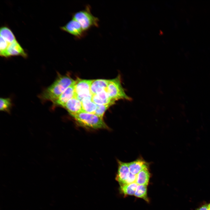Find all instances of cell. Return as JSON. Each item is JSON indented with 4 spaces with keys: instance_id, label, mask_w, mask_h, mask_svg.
<instances>
[{
    "instance_id": "8fae6325",
    "label": "cell",
    "mask_w": 210,
    "mask_h": 210,
    "mask_svg": "<svg viewBox=\"0 0 210 210\" xmlns=\"http://www.w3.org/2000/svg\"><path fill=\"white\" fill-rule=\"evenodd\" d=\"M128 164L130 172L135 175H136L141 171L149 167V164L142 158L128 162Z\"/></svg>"
},
{
    "instance_id": "30bf717a",
    "label": "cell",
    "mask_w": 210,
    "mask_h": 210,
    "mask_svg": "<svg viewBox=\"0 0 210 210\" xmlns=\"http://www.w3.org/2000/svg\"><path fill=\"white\" fill-rule=\"evenodd\" d=\"M19 56L25 58L27 57V55L16 40L11 43L8 47L7 51L6 57Z\"/></svg>"
},
{
    "instance_id": "44dd1931",
    "label": "cell",
    "mask_w": 210,
    "mask_h": 210,
    "mask_svg": "<svg viewBox=\"0 0 210 210\" xmlns=\"http://www.w3.org/2000/svg\"><path fill=\"white\" fill-rule=\"evenodd\" d=\"M111 104L106 105L97 104V107L94 114L103 119L104 113L106 110L111 106Z\"/></svg>"
},
{
    "instance_id": "e0dca14e",
    "label": "cell",
    "mask_w": 210,
    "mask_h": 210,
    "mask_svg": "<svg viewBox=\"0 0 210 210\" xmlns=\"http://www.w3.org/2000/svg\"><path fill=\"white\" fill-rule=\"evenodd\" d=\"M137 185L136 182L120 185V191L125 195H134Z\"/></svg>"
},
{
    "instance_id": "ffe728a7",
    "label": "cell",
    "mask_w": 210,
    "mask_h": 210,
    "mask_svg": "<svg viewBox=\"0 0 210 210\" xmlns=\"http://www.w3.org/2000/svg\"><path fill=\"white\" fill-rule=\"evenodd\" d=\"M10 44L0 36V55L1 56L6 57L7 51Z\"/></svg>"
},
{
    "instance_id": "277c9868",
    "label": "cell",
    "mask_w": 210,
    "mask_h": 210,
    "mask_svg": "<svg viewBox=\"0 0 210 210\" xmlns=\"http://www.w3.org/2000/svg\"><path fill=\"white\" fill-rule=\"evenodd\" d=\"M106 91L111 99L114 102L120 99L127 101L132 99L127 94L123 87L120 75L113 79L109 80Z\"/></svg>"
},
{
    "instance_id": "5b68a950",
    "label": "cell",
    "mask_w": 210,
    "mask_h": 210,
    "mask_svg": "<svg viewBox=\"0 0 210 210\" xmlns=\"http://www.w3.org/2000/svg\"><path fill=\"white\" fill-rule=\"evenodd\" d=\"M92 81L91 80L80 78L75 80V97L81 102L85 98L92 97L90 89Z\"/></svg>"
},
{
    "instance_id": "603a6c76",
    "label": "cell",
    "mask_w": 210,
    "mask_h": 210,
    "mask_svg": "<svg viewBox=\"0 0 210 210\" xmlns=\"http://www.w3.org/2000/svg\"><path fill=\"white\" fill-rule=\"evenodd\" d=\"M208 204H205L200 207L197 210H208Z\"/></svg>"
},
{
    "instance_id": "7a4b0ae2",
    "label": "cell",
    "mask_w": 210,
    "mask_h": 210,
    "mask_svg": "<svg viewBox=\"0 0 210 210\" xmlns=\"http://www.w3.org/2000/svg\"><path fill=\"white\" fill-rule=\"evenodd\" d=\"M71 116L79 125L84 127L93 130L109 129L103 119L95 114L82 111Z\"/></svg>"
},
{
    "instance_id": "2e32d148",
    "label": "cell",
    "mask_w": 210,
    "mask_h": 210,
    "mask_svg": "<svg viewBox=\"0 0 210 210\" xmlns=\"http://www.w3.org/2000/svg\"><path fill=\"white\" fill-rule=\"evenodd\" d=\"M0 34L1 36L11 43L17 40L12 31L7 27L1 28Z\"/></svg>"
},
{
    "instance_id": "52a82bcc",
    "label": "cell",
    "mask_w": 210,
    "mask_h": 210,
    "mask_svg": "<svg viewBox=\"0 0 210 210\" xmlns=\"http://www.w3.org/2000/svg\"><path fill=\"white\" fill-rule=\"evenodd\" d=\"M75 82L68 87L55 100L52 102V108L60 106L64 108L67 102L75 97Z\"/></svg>"
},
{
    "instance_id": "9c48e42d",
    "label": "cell",
    "mask_w": 210,
    "mask_h": 210,
    "mask_svg": "<svg viewBox=\"0 0 210 210\" xmlns=\"http://www.w3.org/2000/svg\"><path fill=\"white\" fill-rule=\"evenodd\" d=\"M64 108L67 110L71 116L83 111L81 102L75 97L69 100Z\"/></svg>"
},
{
    "instance_id": "4fadbf2b",
    "label": "cell",
    "mask_w": 210,
    "mask_h": 210,
    "mask_svg": "<svg viewBox=\"0 0 210 210\" xmlns=\"http://www.w3.org/2000/svg\"><path fill=\"white\" fill-rule=\"evenodd\" d=\"M92 100L94 103L98 105L111 104L113 105L115 103L111 99L106 90L93 95Z\"/></svg>"
},
{
    "instance_id": "7c38bea8",
    "label": "cell",
    "mask_w": 210,
    "mask_h": 210,
    "mask_svg": "<svg viewBox=\"0 0 210 210\" xmlns=\"http://www.w3.org/2000/svg\"><path fill=\"white\" fill-rule=\"evenodd\" d=\"M109 80L97 79L92 80L90 85V91L92 94H98L106 90Z\"/></svg>"
},
{
    "instance_id": "6da1fadb",
    "label": "cell",
    "mask_w": 210,
    "mask_h": 210,
    "mask_svg": "<svg viewBox=\"0 0 210 210\" xmlns=\"http://www.w3.org/2000/svg\"><path fill=\"white\" fill-rule=\"evenodd\" d=\"M75 81L68 75L58 74L54 82L40 94L39 98L43 102L47 101L52 102Z\"/></svg>"
},
{
    "instance_id": "3957f363",
    "label": "cell",
    "mask_w": 210,
    "mask_h": 210,
    "mask_svg": "<svg viewBox=\"0 0 210 210\" xmlns=\"http://www.w3.org/2000/svg\"><path fill=\"white\" fill-rule=\"evenodd\" d=\"M72 19L78 22L86 32L92 27L99 26V19L91 13L89 5H87L84 9L73 13Z\"/></svg>"
},
{
    "instance_id": "ba28073f",
    "label": "cell",
    "mask_w": 210,
    "mask_h": 210,
    "mask_svg": "<svg viewBox=\"0 0 210 210\" xmlns=\"http://www.w3.org/2000/svg\"><path fill=\"white\" fill-rule=\"evenodd\" d=\"M117 162L118 169L116 179L120 185H121L124 184L130 172L128 163L123 162L119 160H117Z\"/></svg>"
},
{
    "instance_id": "ac0fdd59",
    "label": "cell",
    "mask_w": 210,
    "mask_h": 210,
    "mask_svg": "<svg viewBox=\"0 0 210 210\" xmlns=\"http://www.w3.org/2000/svg\"><path fill=\"white\" fill-rule=\"evenodd\" d=\"M147 186L138 185L134 195L136 197L142 198L147 202L149 199L147 195Z\"/></svg>"
},
{
    "instance_id": "cb8c5ba5",
    "label": "cell",
    "mask_w": 210,
    "mask_h": 210,
    "mask_svg": "<svg viewBox=\"0 0 210 210\" xmlns=\"http://www.w3.org/2000/svg\"><path fill=\"white\" fill-rule=\"evenodd\" d=\"M209 209L208 210H210V203L208 204Z\"/></svg>"
},
{
    "instance_id": "d6986e66",
    "label": "cell",
    "mask_w": 210,
    "mask_h": 210,
    "mask_svg": "<svg viewBox=\"0 0 210 210\" xmlns=\"http://www.w3.org/2000/svg\"><path fill=\"white\" fill-rule=\"evenodd\" d=\"M11 99L9 98H1L0 99V111L9 113L12 106Z\"/></svg>"
},
{
    "instance_id": "8992f818",
    "label": "cell",
    "mask_w": 210,
    "mask_h": 210,
    "mask_svg": "<svg viewBox=\"0 0 210 210\" xmlns=\"http://www.w3.org/2000/svg\"><path fill=\"white\" fill-rule=\"evenodd\" d=\"M60 29L77 39L81 38L86 35L87 32L83 29L80 24L73 19L65 25L61 27Z\"/></svg>"
},
{
    "instance_id": "5bb4252c",
    "label": "cell",
    "mask_w": 210,
    "mask_h": 210,
    "mask_svg": "<svg viewBox=\"0 0 210 210\" xmlns=\"http://www.w3.org/2000/svg\"><path fill=\"white\" fill-rule=\"evenodd\" d=\"M150 176L149 167L144 169L136 175V183L139 185L147 186Z\"/></svg>"
},
{
    "instance_id": "9a60e30c",
    "label": "cell",
    "mask_w": 210,
    "mask_h": 210,
    "mask_svg": "<svg viewBox=\"0 0 210 210\" xmlns=\"http://www.w3.org/2000/svg\"><path fill=\"white\" fill-rule=\"evenodd\" d=\"M81 102L83 111L94 114L97 107V104L92 101V97L85 98L83 99Z\"/></svg>"
},
{
    "instance_id": "7402d4cb",
    "label": "cell",
    "mask_w": 210,
    "mask_h": 210,
    "mask_svg": "<svg viewBox=\"0 0 210 210\" xmlns=\"http://www.w3.org/2000/svg\"><path fill=\"white\" fill-rule=\"evenodd\" d=\"M136 175L130 173L128 178L124 184H129L136 182Z\"/></svg>"
}]
</instances>
